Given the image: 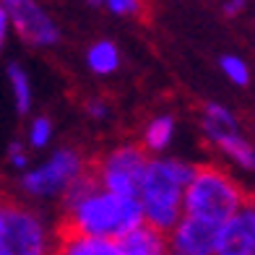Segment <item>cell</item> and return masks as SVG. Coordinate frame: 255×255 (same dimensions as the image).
Returning a JSON list of instances; mask_svg holds the SVG:
<instances>
[{
  "label": "cell",
  "instance_id": "6da1fadb",
  "mask_svg": "<svg viewBox=\"0 0 255 255\" xmlns=\"http://www.w3.org/2000/svg\"><path fill=\"white\" fill-rule=\"evenodd\" d=\"M143 222V206L133 195L112 193L97 177L94 164L63 193V219L55 232H78L120 240Z\"/></svg>",
  "mask_w": 255,
  "mask_h": 255
},
{
  "label": "cell",
  "instance_id": "7a4b0ae2",
  "mask_svg": "<svg viewBox=\"0 0 255 255\" xmlns=\"http://www.w3.org/2000/svg\"><path fill=\"white\" fill-rule=\"evenodd\" d=\"M198 164L185 159L151 156L143 172L138 201L143 206V219L172 235L185 216V190L193 182Z\"/></svg>",
  "mask_w": 255,
  "mask_h": 255
},
{
  "label": "cell",
  "instance_id": "3957f363",
  "mask_svg": "<svg viewBox=\"0 0 255 255\" xmlns=\"http://www.w3.org/2000/svg\"><path fill=\"white\" fill-rule=\"evenodd\" d=\"M253 198L255 195H250L227 169L216 164H198V172L185 190V214L227 224Z\"/></svg>",
  "mask_w": 255,
  "mask_h": 255
},
{
  "label": "cell",
  "instance_id": "277c9868",
  "mask_svg": "<svg viewBox=\"0 0 255 255\" xmlns=\"http://www.w3.org/2000/svg\"><path fill=\"white\" fill-rule=\"evenodd\" d=\"M89 167L91 161L78 148L60 146L39 167L21 172L18 188L29 198H55V195H63Z\"/></svg>",
  "mask_w": 255,
  "mask_h": 255
},
{
  "label": "cell",
  "instance_id": "5b68a950",
  "mask_svg": "<svg viewBox=\"0 0 255 255\" xmlns=\"http://www.w3.org/2000/svg\"><path fill=\"white\" fill-rule=\"evenodd\" d=\"M0 255H47V229L39 214L5 195L0 206Z\"/></svg>",
  "mask_w": 255,
  "mask_h": 255
},
{
  "label": "cell",
  "instance_id": "8992f818",
  "mask_svg": "<svg viewBox=\"0 0 255 255\" xmlns=\"http://www.w3.org/2000/svg\"><path fill=\"white\" fill-rule=\"evenodd\" d=\"M148 159H151V154L143 148L141 141L138 143L128 141V143H120V146H112L110 151L97 156L91 164H94L97 177L102 180V185L107 190L138 198V190H141V180H143V172L148 167Z\"/></svg>",
  "mask_w": 255,
  "mask_h": 255
},
{
  "label": "cell",
  "instance_id": "52a82bcc",
  "mask_svg": "<svg viewBox=\"0 0 255 255\" xmlns=\"http://www.w3.org/2000/svg\"><path fill=\"white\" fill-rule=\"evenodd\" d=\"M0 8L8 10L16 37L24 44H29V47L50 50L60 42V26L39 5V0H3Z\"/></svg>",
  "mask_w": 255,
  "mask_h": 255
},
{
  "label": "cell",
  "instance_id": "ba28073f",
  "mask_svg": "<svg viewBox=\"0 0 255 255\" xmlns=\"http://www.w3.org/2000/svg\"><path fill=\"white\" fill-rule=\"evenodd\" d=\"M222 227L216 222H208L201 216L185 214L180 224L169 235L172 250L185 255H219V240H222Z\"/></svg>",
  "mask_w": 255,
  "mask_h": 255
},
{
  "label": "cell",
  "instance_id": "9c48e42d",
  "mask_svg": "<svg viewBox=\"0 0 255 255\" xmlns=\"http://www.w3.org/2000/svg\"><path fill=\"white\" fill-rule=\"evenodd\" d=\"M219 255H255V198L222 227Z\"/></svg>",
  "mask_w": 255,
  "mask_h": 255
},
{
  "label": "cell",
  "instance_id": "30bf717a",
  "mask_svg": "<svg viewBox=\"0 0 255 255\" xmlns=\"http://www.w3.org/2000/svg\"><path fill=\"white\" fill-rule=\"evenodd\" d=\"M52 255H125L118 240L78 235V232H55Z\"/></svg>",
  "mask_w": 255,
  "mask_h": 255
},
{
  "label": "cell",
  "instance_id": "8fae6325",
  "mask_svg": "<svg viewBox=\"0 0 255 255\" xmlns=\"http://www.w3.org/2000/svg\"><path fill=\"white\" fill-rule=\"evenodd\" d=\"M118 242L125 255H169L167 248H172L167 232L148 224L146 219L135 229L128 232V235H123Z\"/></svg>",
  "mask_w": 255,
  "mask_h": 255
},
{
  "label": "cell",
  "instance_id": "7c38bea8",
  "mask_svg": "<svg viewBox=\"0 0 255 255\" xmlns=\"http://www.w3.org/2000/svg\"><path fill=\"white\" fill-rule=\"evenodd\" d=\"M237 130H242L240 118L227 107V104L206 102L201 107V133H203V138L211 146L219 141V138H224L229 133H237Z\"/></svg>",
  "mask_w": 255,
  "mask_h": 255
},
{
  "label": "cell",
  "instance_id": "4fadbf2b",
  "mask_svg": "<svg viewBox=\"0 0 255 255\" xmlns=\"http://www.w3.org/2000/svg\"><path fill=\"white\" fill-rule=\"evenodd\" d=\"M177 130V118L172 112H156L143 123L141 130V143L151 156H161L169 148L172 138H175Z\"/></svg>",
  "mask_w": 255,
  "mask_h": 255
},
{
  "label": "cell",
  "instance_id": "5bb4252c",
  "mask_svg": "<svg viewBox=\"0 0 255 255\" xmlns=\"http://www.w3.org/2000/svg\"><path fill=\"white\" fill-rule=\"evenodd\" d=\"M214 148H216V151L222 154L224 159H229L235 167L248 169V172H255V143H253L242 130L219 138V141L214 143Z\"/></svg>",
  "mask_w": 255,
  "mask_h": 255
},
{
  "label": "cell",
  "instance_id": "9a60e30c",
  "mask_svg": "<svg viewBox=\"0 0 255 255\" xmlns=\"http://www.w3.org/2000/svg\"><path fill=\"white\" fill-rule=\"evenodd\" d=\"M5 78H8V86H10V97H13V110L16 115L26 118L34 107V89H31V78L29 71L21 63H8L5 65Z\"/></svg>",
  "mask_w": 255,
  "mask_h": 255
},
{
  "label": "cell",
  "instance_id": "2e32d148",
  "mask_svg": "<svg viewBox=\"0 0 255 255\" xmlns=\"http://www.w3.org/2000/svg\"><path fill=\"white\" fill-rule=\"evenodd\" d=\"M120 65H123V55L112 39H97L94 44H89L86 68L94 76H112L120 71Z\"/></svg>",
  "mask_w": 255,
  "mask_h": 255
},
{
  "label": "cell",
  "instance_id": "e0dca14e",
  "mask_svg": "<svg viewBox=\"0 0 255 255\" xmlns=\"http://www.w3.org/2000/svg\"><path fill=\"white\" fill-rule=\"evenodd\" d=\"M219 68H222V73L227 76L229 84H235L240 89L250 86V65L242 60L240 55H232V52H224L222 57H219Z\"/></svg>",
  "mask_w": 255,
  "mask_h": 255
},
{
  "label": "cell",
  "instance_id": "ac0fdd59",
  "mask_svg": "<svg viewBox=\"0 0 255 255\" xmlns=\"http://www.w3.org/2000/svg\"><path fill=\"white\" fill-rule=\"evenodd\" d=\"M52 135H55V128L52 120L47 115H34L26 125V143L31 148H47L52 143Z\"/></svg>",
  "mask_w": 255,
  "mask_h": 255
},
{
  "label": "cell",
  "instance_id": "d6986e66",
  "mask_svg": "<svg viewBox=\"0 0 255 255\" xmlns=\"http://www.w3.org/2000/svg\"><path fill=\"white\" fill-rule=\"evenodd\" d=\"M5 161L10 169L16 172H26L29 169V143H21V141H10L5 148Z\"/></svg>",
  "mask_w": 255,
  "mask_h": 255
},
{
  "label": "cell",
  "instance_id": "ffe728a7",
  "mask_svg": "<svg viewBox=\"0 0 255 255\" xmlns=\"http://www.w3.org/2000/svg\"><path fill=\"white\" fill-rule=\"evenodd\" d=\"M84 115L94 123H107L110 115H112V107L104 97H89L84 102Z\"/></svg>",
  "mask_w": 255,
  "mask_h": 255
},
{
  "label": "cell",
  "instance_id": "44dd1931",
  "mask_svg": "<svg viewBox=\"0 0 255 255\" xmlns=\"http://www.w3.org/2000/svg\"><path fill=\"white\" fill-rule=\"evenodd\" d=\"M104 8L115 16H123V18H135L143 13V0H107Z\"/></svg>",
  "mask_w": 255,
  "mask_h": 255
},
{
  "label": "cell",
  "instance_id": "7402d4cb",
  "mask_svg": "<svg viewBox=\"0 0 255 255\" xmlns=\"http://www.w3.org/2000/svg\"><path fill=\"white\" fill-rule=\"evenodd\" d=\"M248 10V0H222V13L227 18H237Z\"/></svg>",
  "mask_w": 255,
  "mask_h": 255
},
{
  "label": "cell",
  "instance_id": "603a6c76",
  "mask_svg": "<svg viewBox=\"0 0 255 255\" xmlns=\"http://www.w3.org/2000/svg\"><path fill=\"white\" fill-rule=\"evenodd\" d=\"M8 31H13V26H10V16L5 8H0V42L8 39Z\"/></svg>",
  "mask_w": 255,
  "mask_h": 255
},
{
  "label": "cell",
  "instance_id": "cb8c5ba5",
  "mask_svg": "<svg viewBox=\"0 0 255 255\" xmlns=\"http://www.w3.org/2000/svg\"><path fill=\"white\" fill-rule=\"evenodd\" d=\"M89 5H94V8H104V3H107V0H86Z\"/></svg>",
  "mask_w": 255,
  "mask_h": 255
},
{
  "label": "cell",
  "instance_id": "d4e9b609",
  "mask_svg": "<svg viewBox=\"0 0 255 255\" xmlns=\"http://www.w3.org/2000/svg\"><path fill=\"white\" fill-rule=\"evenodd\" d=\"M169 255H185V253H177V250H172V253H169Z\"/></svg>",
  "mask_w": 255,
  "mask_h": 255
}]
</instances>
